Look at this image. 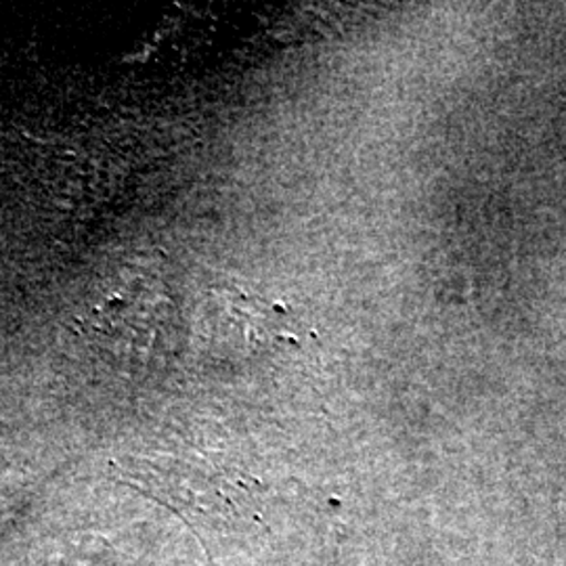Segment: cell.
<instances>
[{
	"instance_id": "1",
	"label": "cell",
	"mask_w": 566,
	"mask_h": 566,
	"mask_svg": "<svg viewBox=\"0 0 566 566\" xmlns=\"http://www.w3.org/2000/svg\"><path fill=\"white\" fill-rule=\"evenodd\" d=\"M179 325L177 303L156 275H126L91 306L86 329L93 338L116 348H151L175 334Z\"/></svg>"
},
{
	"instance_id": "2",
	"label": "cell",
	"mask_w": 566,
	"mask_h": 566,
	"mask_svg": "<svg viewBox=\"0 0 566 566\" xmlns=\"http://www.w3.org/2000/svg\"><path fill=\"white\" fill-rule=\"evenodd\" d=\"M282 317L280 304L242 287L224 285L210 292L200 315V329L217 340L231 338L243 344L245 350H263L266 344L282 338Z\"/></svg>"
}]
</instances>
